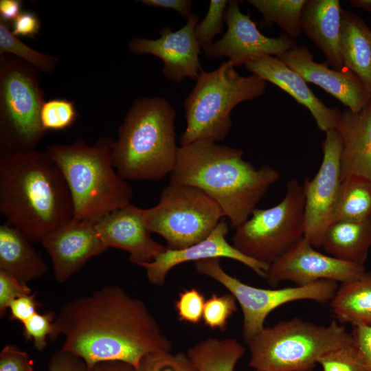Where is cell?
I'll return each instance as SVG.
<instances>
[{"mask_svg": "<svg viewBox=\"0 0 371 371\" xmlns=\"http://www.w3.org/2000/svg\"><path fill=\"white\" fill-rule=\"evenodd\" d=\"M113 140L102 137L90 146L78 139L53 144L45 152L61 170L74 206V218L95 223L129 203L133 190L113 165Z\"/></svg>", "mask_w": 371, "mask_h": 371, "instance_id": "obj_5", "label": "cell"}, {"mask_svg": "<svg viewBox=\"0 0 371 371\" xmlns=\"http://www.w3.org/2000/svg\"><path fill=\"white\" fill-rule=\"evenodd\" d=\"M323 371H366L354 342L332 350L318 360Z\"/></svg>", "mask_w": 371, "mask_h": 371, "instance_id": "obj_35", "label": "cell"}, {"mask_svg": "<svg viewBox=\"0 0 371 371\" xmlns=\"http://www.w3.org/2000/svg\"><path fill=\"white\" fill-rule=\"evenodd\" d=\"M139 1L148 6L175 10L187 19L193 13L192 12V3L190 0H142Z\"/></svg>", "mask_w": 371, "mask_h": 371, "instance_id": "obj_44", "label": "cell"}, {"mask_svg": "<svg viewBox=\"0 0 371 371\" xmlns=\"http://www.w3.org/2000/svg\"><path fill=\"white\" fill-rule=\"evenodd\" d=\"M41 306V303L36 299V294H29L13 300L10 306V319L20 321L22 323L31 317Z\"/></svg>", "mask_w": 371, "mask_h": 371, "instance_id": "obj_41", "label": "cell"}, {"mask_svg": "<svg viewBox=\"0 0 371 371\" xmlns=\"http://www.w3.org/2000/svg\"><path fill=\"white\" fill-rule=\"evenodd\" d=\"M366 271L353 264L317 251L304 237L269 265L265 279L271 286L284 281L305 286L321 280L341 283L355 280Z\"/></svg>", "mask_w": 371, "mask_h": 371, "instance_id": "obj_14", "label": "cell"}, {"mask_svg": "<svg viewBox=\"0 0 371 371\" xmlns=\"http://www.w3.org/2000/svg\"><path fill=\"white\" fill-rule=\"evenodd\" d=\"M322 247L337 259L364 266L371 247V216L333 222L324 234Z\"/></svg>", "mask_w": 371, "mask_h": 371, "instance_id": "obj_24", "label": "cell"}, {"mask_svg": "<svg viewBox=\"0 0 371 371\" xmlns=\"http://www.w3.org/2000/svg\"><path fill=\"white\" fill-rule=\"evenodd\" d=\"M351 334L365 370L371 371V326H353Z\"/></svg>", "mask_w": 371, "mask_h": 371, "instance_id": "obj_43", "label": "cell"}, {"mask_svg": "<svg viewBox=\"0 0 371 371\" xmlns=\"http://www.w3.org/2000/svg\"><path fill=\"white\" fill-rule=\"evenodd\" d=\"M335 129L342 139L341 181L352 176L371 180V103L359 112L346 108Z\"/></svg>", "mask_w": 371, "mask_h": 371, "instance_id": "obj_21", "label": "cell"}, {"mask_svg": "<svg viewBox=\"0 0 371 371\" xmlns=\"http://www.w3.org/2000/svg\"><path fill=\"white\" fill-rule=\"evenodd\" d=\"M352 342L351 333L335 320L322 326L294 317L264 327L246 343L255 369L310 371L323 355Z\"/></svg>", "mask_w": 371, "mask_h": 371, "instance_id": "obj_7", "label": "cell"}, {"mask_svg": "<svg viewBox=\"0 0 371 371\" xmlns=\"http://www.w3.org/2000/svg\"><path fill=\"white\" fill-rule=\"evenodd\" d=\"M48 371H89L85 362L78 356L60 349L50 358Z\"/></svg>", "mask_w": 371, "mask_h": 371, "instance_id": "obj_40", "label": "cell"}, {"mask_svg": "<svg viewBox=\"0 0 371 371\" xmlns=\"http://www.w3.org/2000/svg\"><path fill=\"white\" fill-rule=\"evenodd\" d=\"M0 55L1 152L36 149L47 133L41 122L45 100L39 71L12 54Z\"/></svg>", "mask_w": 371, "mask_h": 371, "instance_id": "obj_8", "label": "cell"}, {"mask_svg": "<svg viewBox=\"0 0 371 371\" xmlns=\"http://www.w3.org/2000/svg\"><path fill=\"white\" fill-rule=\"evenodd\" d=\"M341 12L338 0H307L300 19L302 32L337 70L344 68L340 50Z\"/></svg>", "mask_w": 371, "mask_h": 371, "instance_id": "obj_22", "label": "cell"}, {"mask_svg": "<svg viewBox=\"0 0 371 371\" xmlns=\"http://www.w3.org/2000/svg\"><path fill=\"white\" fill-rule=\"evenodd\" d=\"M91 371H135V368L125 362L107 361L95 364Z\"/></svg>", "mask_w": 371, "mask_h": 371, "instance_id": "obj_46", "label": "cell"}, {"mask_svg": "<svg viewBox=\"0 0 371 371\" xmlns=\"http://www.w3.org/2000/svg\"><path fill=\"white\" fill-rule=\"evenodd\" d=\"M8 24L0 19V54L14 55L39 71L52 73L58 64V58L36 51L23 43L12 34Z\"/></svg>", "mask_w": 371, "mask_h": 371, "instance_id": "obj_30", "label": "cell"}, {"mask_svg": "<svg viewBox=\"0 0 371 371\" xmlns=\"http://www.w3.org/2000/svg\"><path fill=\"white\" fill-rule=\"evenodd\" d=\"M60 335L65 338L61 349L81 358L89 371L107 361L135 368L146 355L172 349L146 304L112 284L65 303L49 339Z\"/></svg>", "mask_w": 371, "mask_h": 371, "instance_id": "obj_1", "label": "cell"}, {"mask_svg": "<svg viewBox=\"0 0 371 371\" xmlns=\"http://www.w3.org/2000/svg\"><path fill=\"white\" fill-rule=\"evenodd\" d=\"M325 133L320 167L312 179H306L303 183L305 194L304 237L315 248L322 247L324 234L333 222L341 183L342 139L335 128Z\"/></svg>", "mask_w": 371, "mask_h": 371, "instance_id": "obj_12", "label": "cell"}, {"mask_svg": "<svg viewBox=\"0 0 371 371\" xmlns=\"http://www.w3.org/2000/svg\"><path fill=\"white\" fill-rule=\"evenodd\" d=\"M199 16L194 13L186 25L173 32L166 27L159 32L157 39L133 37L128 43L129 51L135 54H151L164 63V76L175 82L188 77L196 80L202 69L199 62L201 48L196 40L194 30Z\"/></svg>", "mask_w": 371, "mask_h": 371, "instance_id": "obj_15", "label": "cell"}, {"mask_svg": "<svg viewBox=\"0 0 371 371\" xmlns=\"http://www.w3.org/2000/svg\"><path fill=\"white\" fill-rule=\"evenodd\" d=\"M349 3L352 8L363 9L371 13V0H351Z\"/></svg>", "mask_w": 371, "mask_h": 371, "instance_id": "obj_47", "label": "cell"}, {"mask_svg": "<svg viewBox=\"0 0 371 371\" xmlns=\"http://www.w3.org/2000/svg\"><path fill=\"white\" fill-rule=\"evenodd\" d=\"M229 1L211 0L207 14L194 30V36L201 47L212 43L216 34L223 32L225 13Z\"/></svg>", "mask_w": 371, "mask_h": 371, "instance_id": "obj_34", "label": "cell"}, {"mask_svg": "<svg viewBox=\"0 0 371 371\" xmlns=\"http://www.w3.org/2000/svg\"><path fill=\"white\" fill-rule=\"evenodd\" d=\"M245 351L234 338L207 337L190 347L187 355L199 371H234Z\"/></svg>", "mask_w": 371, "mask_h": 371, "instance_id": "obj_27", "label": "cell"}, {"mask_svg": "<svg viewBox=\"0 0 371 371\" xmlns=\"http://www.w3.org/2000/svg\"><path fill=\"white\" fill-rule=\"evenodd\" d=\"M340 50L344 68L357 75L371 92V30L359 16L343 9Z\"/></svg>", "mask_w": 371, "mask_h": 371, "instance_id": "obj_25", "label": "cell"}, {"mask_svg": "<svg viewBox=\"0 0 371 371\" xmlns=\"http://www.w3.org/2000/svg\"><path fill=\"white\" fill-rule=\"evenodd\" d=\"M0 371H34L28 354L13 344H7L0 352Z\"/></svg>", "mask_w": 371, "mask_h": 371, "instance_id": "obj_39", "label": "cell"}, {"mask_svg": "<svg viewBox=\"0 0 371 371\" xmlns=\"http://www.w3.org/2000/svg\"><path fill=\"white\" fill-rule=\"evenodd\" d=\"M135 371H199L187 354L159 351L146 355Z\"/></svg>", "mask_w": 371, "mask_h": 371, "instance_id": "obj_33", "label": "cell"}, {"mask_svg": "<svg viewBox=\"0 0 371 371\" xmlns=\"http://www.w3.org/2000/svg\"><path fill=\"white\" fill-rule=\"evenodd\" d=\"M229 225L222 218L211 234L204 240L181 249H166L153 261L141 267L146 270L148 282L155 286H163L168 272L176 266L188 262L210 258H230L241 262L258 276L265 278L269 265L247 257L226 240Z\"/></svg>", "mask_w": 371, "mask_h": 371, "instance_id": "obj_17", "label": "cell"}, {"mask_svg": "<svg viewBox=\"0 0 371 371\" xmlns=\"http://www.w3.org/2000/svg\"><path fill=\"white\" fill-rule=\"evenodd\" d=\"M104 245L126 251L130 261L141 267L166 249L155 240L145 225L143 209L132 203L115 210L95 223Z\"/></svg>", "mask_w": 371, "mask_h": 371, "instance_id": "obj_19", "label": "cell"}, {"mask_svg": "<svg viewBox=\"0 0 371 371\" xmlns=\"http://www.w3.org/2000/svg\"><path fill=\"white\" fill-rule=\"evenodd\" d=\"M194 267L199 273L219 282L234 296L243 312V337L245 342L264 328L267 317L278 307L302 300L326 303L333 299L339 287L336 281L321 280L305 286L262 289L228 274L221 265V258L199 260L194 262Z\"/></svg>", "mask_w": 371, "mask_h": 371, "instance_id": "obj_11", "label": "cell"}, {"mask_svg": "<svg viewBox=\"0 0 371 371\" xmlns=\"http://www.w3.org/2000/svg\"><path fill=\"white\" fill-rule=\"evenodd\" d=\"M205 302V295L198 289L182 290L174 304L179 320L199 324L203 320Z\"/></svg>", "mask_w": 371, "mask_h": 371, "instance_id": "obj_36", "label": "cell"}, {"mask_svg": "<svg viewBox=\"0 0 371 371\" xmlns=\"http://www.w3.org/2000/svg\"><path fill=\"white\" fill-rule=\"evenodd\" d=\"M266 87L267 82L255 74L241 76L229 60L212 71L202 69L183 102L186 127L180 146L199 140L223 141L232 126V111L262 95Z\"/></svg>", "mask_w": 371, "mask_h": 371, "instance_id": "obj_6", "label": "cell"}, {"mask_svg": "<svg viewBox=\"0 0 371 371\" xmlns=\"http://www.w3.org/2000/svg\"><path fill=\"white\" fill-rule=\"evenodd\" d=\"M12 32L16 36H25L32 38L36 36L40 31L41 21L37 15L32 12H22L12 22Z\"/></svg>", "mask_w": 371, "mask_h": 371, "instance_id": "obj_42", "label": "cell"}, {"mask_svg": "<svg viewBox=\"0 0 371 371\" xmlns=\"http://www.w3.org/2000/svg\"><path fill=\"white\" fill-rule=\"evenodd\" d=\"M251 371H264V370H258V369H255L254 370H251Z\"/></svg>", "mask_w": 371, "mask_h": 371, "instance_id": "obj_48", "label": "cell"}, {"mask_svg": "<svg viewBox=\"0 0 371 371\" xmlns=\"http://www.w3.org/2000/svg\"><path fill=\"white\" fill-rule=\"evenodd\" d=\"M236 302V298L230 293L222 295L212 293L204 305V325L212 330L225 331L228 320L238 310Z\"/></svg>", "mask_w": 371, "mask_h": 371, "instance_id": "obj_31", "label": "cell"}, {"mask_svg": "<svg viewBox=\"0 0 371 371\" xmlns=\"http://www.w3.org/2000/svg\"><path fill=\"white\" fill-rule=\"evenodd\" d=\"M330 306L339 322L371 326V272L341 283Z\"/></svg>", "mask_w": 371, "mask_h": 371, "instance_id": "obj_26", "label": "cell"}, {"mask_svg": "<svg viewBox=\"0 0 371 371\" xmlns=\"http://www.w3.org/2000/svg\"><path fill=\"white\" fill-rule=\"evenodd\" d=\"M370 216L371 180L361 176H352L343 180L333 214V222L360 221Z\"/></svg>", "mask_w": 371, "mask_h": 371, "instance_id": "obj_28", "label": "cell"}, {"mask_svg": "<svg viewBox=\"0 0 371 371\" xmlns=\"http://www.w3.org/2000/svg\"><path fill=\"white\" fill-rule=\"evenodd\" d=\"M279 58L306 82L319 86L354 112L371 103V92L357 75L346 68L337 70L315 62L306 46L296 45Z\"/></svg>", "mask_w": 371, "mask_h": 371, "instance_id": "obj_16", "label": "cell"}, {"mask_svg": "<svg viewBox=\"0 0 371 371\" xmlns=\"http://www.w3.org/2000/svg\"><path fill=\"white\" fill-rule=\"evenodd\" d=\"M41 244L49 256L55 278L60 283L107 249L95 223L75 218L52 232Z\"/></svg>", "mask_w": 371, "mask_h": 371, "instance_id": "obj_18", "label": "cell"}, {"mask_svg": "<svg viewBox=\"0 0 371 371\" xmlns=\"http://www.w3.org/2000/svg\"><path fill=\"white\" fill-rule=\"evenodd\" d=\"M146 227L164 238L168 249H181L206 238L218 225L223 212L198 188L170 183L159 203L143 209Z\"/></svg>", "mask_w": 371, "mask_h": 371, "instance_id": "obj_10", "label": "cell"}, {"mask_svg": "<svg viewBox=\"0 0 371 371\" xmlns=\"http://www.w3.org/2000/svg\"><path fill=\"white\" fill-rule=\"evenodd\" d=\"M21 0H1L0 19L8 23L12 22L22 12Z\"/></svg>", "mask_w": 371, "mask_h": 371, "instance_id": "obj_45", "label": "cell"}, {"mask_svg": "<svg viewBox=\"0 0 371 371\" xmlns=\"http://www.w3.org/2000/svg\"><path fill=\"white\" fill-rule=\"evenodd\" d=\"M306 0H249L263 16L264 24H277L290 38L295 40L302 32L300 19Z\"/></svg>", "mask_w": 371, "mask_h": 371, "instance_id": "obj_29", "label": "cell"}, {"mask_svg": "<svg viewBox=\"0 0 371 371\" xmlns=\"http://www.w3.org/2000/svg\"><path fill=\"white\" fill-rule=\"evenodd\" d=\"M244 150L199 140L179 147L170 183L199 188L221 207L230 225L246 221L271 186L280 177L269 165L256 168Z\"/></svg>", "mask_w": 371, "mask_h": 371, "instance_id": "obj_3", "label": "cell"}, {"mask_svg": "<svg viewBox=\"0 0 371 371\" xmlns=\"http://www.w3.org/2000/svg\"><path fill=\"white\" fill-rule=\"evenodd\" d=\"M31 289L13 275L0 270V316L9 309L11 302L23 295L31 294Z\"/></svg>", "mask_w": 371, "mask_h": 371, "instance_id": "obj_38", "label": "cell"}, {"mask_svg": "<svg viewBox=\"0 0 371 371\" xmlns=\"http://www.w3.org/2000/svg\"><path fill=\"white\" fill-rule=\"evenodd\" d=\"M54 311L35 313L23 322V337L26 341H33L34 348L43 351L47 346V337H50L56 318Z\"/></svg>", "mask_w": 371, "mask_h": 371, "instance_id": "obj_37", "label": "cell"}, {"mask_svg": "<svg viewBox=\"0 0 371 371\" xmlns=\"http://www.w3.org/2000/svg\"><path fill=\"white\" fill-rule=\"evenodd\" d=\"M245 66L253 74L277 86L308 109L321 131L326 132L335 128L341 113L339 109L326 106L304 78L278 56L261 57L247 63Z\"/></svg>", "mask_w": 371, "mask_h": 371, "instance_id": "obj_20", "label": "cell"}, {"mask_svg": "<svg viewBox=\"0 0 371 371\" xmlns=\"http://www.w3.org/2000/svg\"><path fill=\"white\" fill-rule=\"evenodd\" d=\"M0 270L27 284L45 275L48 267L30 240L5 223L0 225Z\"/></svg>", "mask_w": 371, "mask_h": 371, "instance_id": "obj_23", "label": "cell"}, {"mask_svg": "<svg viewBox=\"0 0 371 371\" xmlns=\"http://www.w3.org/2000/svg\"><path fill=\"white\" fill-rule=\"evenodd\" d=\"M239 5V1H229L225 13L227 30L221 38L203 47L207 58L225 56L239 66L264 56L279 57L297 45L286 34L274 38L262 34Z\"/></svg>", "mask_w": 371, "mask_h": 371, "instance_id": "obj_13", "label": "cell"}, {"mask_svg": "<svg viewBox=\"0 0 371 371\" xmlns=\"http://www.w3.org/2000/svg\"><path fill=\"white\" fill-rule=\"evenodd\" d=\"M303 184L290 179L283 199L268 209L254 210L235 227L232 245L245 256L271 265L304 236Z\"/></svg>", "mask_w": 371, "mask_h": 371, "instance_id": "obj_9", "label": "cell"}, {"mask_svg": "<svg viewBox=\"0 0 371 371\" xmlns=\"http://www.w3.org/2000/svg\"><path fill=\"white\" fill-rule=\"evenodd\" d=\"M0 212L6 223L38 243L74 218L65 179L45 151L1 153Z\"/></svg>", "mask_w": 371, "mask_h": 371, "instance_id": "obj_2", "label": "cell"}, {"mask_svg": "<svg viewBox=\"0 0 371 371\" xmlns=\"http://www.w3.org/2000/svg\"><path fill=\"white\" fill-rule=\"evenodd\" d=\"M176 111L160 96L134 100L113 142L111 159L124 180L159 181L176 165Z\"/></svg>", "mask_w": 371, "mask_h": 371, "instance_id": "obj_4", "label": "cell"}, {"mask_svg": "<svg viewBox=\"0 0 371 371\" xmlns=\"http://www.w3.org/2000/svg\"><path fill=\"white\" fill-rule=\"evenodd\" d=\"M74 103L66 99L45 101L41 111V122L48 131H62L70 127L77 118Z\"/></svg>", "mask_w": 371, "mask_h": 371, "instance_id": "obj_32", "label": "cell"}]
</instances>
